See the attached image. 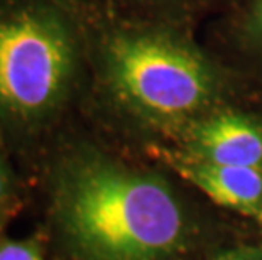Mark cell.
<instances>
[{"label":"cell","mask_w":262,"mask_h":260,"mask_svg":"<svg viewBox=\"0 0 262 260\" xmlns=\"http://www.w3.org/2000/svg\"><path fill=\"white\" fill-rule=\"evenodd\" d=\"M32 187L20 171L0 127V235L20 217L31 200Z\"/></svg>","instance_id":"8992f818"},{"label":"cell","mask_w":262,"mask_h":260,"mask_svg":"<svg viewBox=\"0 0 262 260\" xmlns=\"http://www.w3.org/2000/svg\"><path fill=\"white\" fill-rule=\"evenodd\" d=\"M0 260H49L46 240L42 233L24 239H12L7 233L0 235Z\"/></svg>","instance_id":"52a82bcc"},{"label":"cell","mask_w":262,"mask_h":260,"mask_svg":"<svg viewBox=\"0 0 262 260\" xmlns=\"http://www.w3.org/2000/svg\"><path fill=\"white\" fill-rule=\"evenodd\" d=\"M36 187L42 237L59 260H178L191 245V221L168 182L90 137L59 132Z\"/></svg>","instance_id":"6da1fadb"},{"label":"cell","mask_w":262,"mask_h":260,"mask_svg":"<svg viewBox=\"0 0 262 260\" xmlns=\"http://www.w3.org/2000/svg\"><path fill=\"white\" fill-rule=\"evenodd\" d=\"M164 160L183 179L198 187L219 206L262 223V171L216 164L185 151H164Z\"/></svg>","instance_id":"277c9868"},{"label":"cell","mask_w":262,"mask_h":260,"mask_svg":"<svg viewBox=\"0 0 262 260\" xmlns=\"http://www.w3.org/2000/svg\"><path fill=\"white\" fill-rule=\"evenodd\" d=\"M90 81V19L76 0H0V127L34 191Z\"/></svg>","instance_id":"7a4b0ae2"},{"label":"cell","mask_w":262,"mask_h":260,"mask_svg":"<svg viewBox=\"0 0 262 260\" xmlns=\"http://www.w3.org/2000/svg\"><path fill=\"white\" fill-rule=\"evenodd\" d=\"M90 95L119 124L178 127L213 100L216 80L202 54L168 34L90 19Z\"/></svg>","instance_id":"3957f363"},{"label":"cell","mask_w":262,"mask_h":260,"mask_svg":"<svg viewBox=\"0 0 262 260\" xmlns=\"http://www.w3.org/2000/svg\"><path fill=\"white\" fill-rule=\"evenodd\" d=\"M211 260H262V250L255 248H237V250L224 252Z\"/></svg>","instance_id":"9c48e42d"},{"label":"cell","mask_w":262,"mask_h":260,"mask_svg":"<svg viewBox=\"0 0 262 260\" xmlns=\"http://www.w3.org/2000/svg\"><path fill=\"white\" fill-rule=\"evenodd\" d=\"M185 152L210 162L262 171V125L244 113H213L188 127Z\"/></svg>","instance_id":"5b68a950"},{"label":"cell","mask_w":262,"mask_h":260,"mask_svg":"<svg viewBox=\"0 0 262 260\" xmlns=\"http://www.w3.org/2000/svg\"><path fill=\"white\" fill-rule=\"evenodd\" d=\"M247 32L252 39L262 46V0H254L247 19Z\"/></svg>","instance_id":"ba28073f"}]
</instances>
